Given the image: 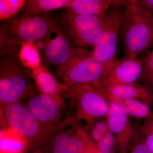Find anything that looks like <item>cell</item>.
<instances>
[{"label":"cell","instance_id":"cell-2","mask_svg":"<svg viewBox=\"0 0 153 153\" xmlns=\"http://www.w3.org/2000/svg\"><path fill=\"white\" fill-rule=\"evenodd\" d=\"M124 7L121 31L126 57L135 59L153 44V16L130 0Z\"/></svg>","mask_w":153,"mask_h":153},{"label":"cell","instance_id":"cell-3","mask_svg":"<svg viewBox=\"0 0 153 153\" xmlns=\"http://www.w3.org/2000/svg\"><path fill=\"white\" fill-rule=\"evenodd\" d=\"M1 123L27 140L29 149H40L53 131L41 123L32 114L27 105L21 102L0 106Z\"/></svg>","mask_w":153,"mask_h":153},{"label":"cell","instance_id":"cell-29","mask_svg":"<svg viewBox=\"0 0 153 153\" xmlns=\"http://www.w3.org/2000/svg\"><path fill=\"white\" fill-rule=\"evenodd\" d=\"M146 119L150 123L153 128V114H151Z\"/></svg>","mask_w":153,"mask_h":153},{"label":"cell","instance_id":"cell-19","mask_svg":"<svg viewBox=\"0 0 153 153\" xmlns=\"http://www.w3.org/2000/svg\"><path fill=\"white\" fill-rule=\"evenodd\" d=\"M109 102L116 101L118 102L123 108L127 115L134 117L142 118L147 117L151 114L150 108L149 105L135 100H121L108 97Z\"/></svg>","mask_w":153,"mask_h":153},{"label":"cell","instance_id":"cell-22","mask_svg":"<svg viewBox=\"0 0 153 153\" xmlns=\"http://www.w3.org/2000/svg\"><path fill=\"white\" fill-rule=\"evenodd\" d=\"M126 153H152L140 130L134 131Z\"/></svg>","mask_w":153,"mask_h":153},{"label":"cell","instance_id":"cell-17","mask_svg":"<svg viewBox=\"0 0 153 153\" xmlns=\"http://www.w3.org/2000/svg\"><path fill=\"white\" fill-rule=\"evenodd\" d=\"M70 0H27L20 11L21 16L47 15L54 10L66 7Z\"/></svg>","mask_w":153,"mask_h":153},{"label":"cell","instance_id":"cell-25","mask_svg":"<svg viewBox=\"0 0 153 153\" xmlns=\"http://www.w3.org/2000/svg\"><path fill=\"white\" fill-rule=\"evenodd\" d=\"M147 146L151 152L153 153V128L147 119H146L140 129Z\"/></svg>","mask_w":153,"mask_h":153},{"label":"cell","instance_id":"cell-10","mask_svg":"<svg viewBox=\"0 0 153 153\" xmlns=\"http://www.w3.org/2000/svg\"><path fill=\"white\" fill-rule=\"evenodd\" d=\"M143 68V60L140 57L116 58L105 74L92 86L102 88L135 82L140 78Z\"/></svg>","mask_w":153,"mask_h":153},{"label":"cell","instance_id":"cell-23","mask_svg":"<svg viewBox=\"0 0 153 153\" xmlns=\"http://www.w3.org/2000/svg\"><path fill=\"white\" fill-rule=\"evenodd\" d=\"M140 79L153 91V47L143 59V68Z\"/></svg>","mask_w":153,"mask_h":153},{"label":"cell","instance_id":"cell-20","mask_svg":"<svg viewBox=\"0 0 153 153\" xmlns=\"http://www.w3.org/2000/svg\"><path fill=\"white\" fill-rule=\"evenodd\" d=\"M25 0H0V21L4 22L10 20L21 11Z\"/></svg>","mask_w":153,"mask_h":153},{"label":"cell","instance_id":"cell-5","mask_svg":"<svg viewBox=\"0 0 153 153\" xmlns=\"http://www.w3.org/2000/svg\"><path fill=\"white\" fill-rule=\"evenodd\" d=\"M111 65L97 61L92 51L75 47L68 60L57 68L55 73L63 81L93 86L105 74Z\"/></svg>","mask_w":153,"mask_h":153},{"label":"cell","instance_id":"cell-13","mask_svg":"<svg viewBox=\"0 0 153 153\" xmlns=\"http://www.w3.org/2000/svg\"><path fill=\"white\" fill-rule=\"evenodd\" d=\"M55 31L56 34L55 38H48L47 40L44 48V55L47 64L57 68L68 60L75 47L72 45V40L60 25L59 19Z\"/></svg>","mask_w":153,"mask_h":153},{"label":"cell","instance_id":"cell-6","mask_svg":"<svg viewBox=\"0 0 153 153\" xmlns=\"http://www.w3.org/2000/svg\"><path fill=\"white\" fill-rule=\"evenodd\" d=\"M58 19L47 15H19L2 22L0 33L8 40L19 46L39 41L49 35L56 27Z\"/></svg>","mask_w":153,"mask_h":153},{"label":"cell","instance_id":"cell-14","mask_svg":"<svg viewBox=\"0 0 153 153\" xmlns=\"http://www.w3.org/2000/svg\"><path fill=\"white\" fill-rule=\"evenodd\" d=\"M97 89L114 98L142 100L148 104L153 102V91L144 84L133 82Z\"/></svg>","mask_w":153,"mask_h":153},{"label":"cell","instance_id":"cell-28","mask_svg":"<svg viewBox=\"0 0 153 153\" xmlns=\"http://www.w3.org/2000/svg\"><path fill=\"white\" fill-rule=\"evenodd\" d=\"M84 153H111V152H102L97 147L96 145L93 143L87 149Z\"/></svg>","mask_w":153,"mask_h":153},{"label":"cell","instance_id":"cell-11","mask_svg":"<svg viewBox=\"0 0 153 153\" xmlns=\"http://www.w3.org/2000/svg\"><path fill=\"white\" fill-rule=\"evenodd\" d=\"M63 104V102L38 94L29 98L27 105L41 123L54 131L62 120Z\"/></svg>","mask_w":153,"mask_h":153},{"label":"cell","instance_id":"cell-1","mask_svg":"<svg viewBox=\"0 0 153 153\" xmlns=\"http://www.w3.org/2000/svg\"><path fill=\"white\" fill-rule=\"evenodd\" d=\"M18 49L15 45L1 48L0 106L38 94L31 71L22 63Z\"/></svg>","mask_w":153,"mask_h":153},{"label":"cell","instance_id":"cell-12","mask_svg":"<svg viewBox=\"0 0 153 153\" xmlns=\"http://www.w3.org/2000/svg\"><path fill=\"white\" fill-rule=\"evenodd\" d=\"M109 103L107 123L114 135L119 153H126L134 130L131 128L127 114L121 105L116 101H110Z\"/></svg>","mask_w":153,"mask_h":153},{"label":"cell","instance_id":"cell-30","mask_svg":"<svg viewBox=\"0 0 153 153\" xmlns=\"http://www.w3.org/2000/svg\"><path fill=\"white\" fill-rule=\"evenodd\" d=\"M35 153H41L40 152H39L38 150H36V152H35Z\"/></svg>","mask_w":153,"mask_h":153},{"label":"cell","instance_id":"cell-15","mask_svg":"<svg viewBox=\"0 0 153 153\" xmlns=\"http://www.w3.org/2000/svg\"><path fill=\"white\" fill-rule=\"evenodd\" d=\"M130 0H70L65 8L72 13L104 16L113 6H125Z\"/></svg>","mask_w":153,"mask_h":153},{"label":"cell","instance_id":"cell-27","mask_svg":"<svg viewBox=\"0 0 153 153\" xmlns=\"http://www.w3.org/2000/svg\"><path fill=\"white\" fill-rule=\"evenodd\" d=\"M88 123L91 124L96 129L101 132L102 134L105 133L109 130L106 121L105 122H95V121H94Z\"/></svg>","mask_w":153,"mask_h":153},{"label":"cell","instance_id":"cell-26","mask_svg":"<svg viewBox=\"0 0 153 153\" xmlns=\"http://www.w3.org/2000/svg\"><path fill=\"white\" fill-rule=\"evenodd\" d=\"M137 2L146 11L153 13V0H137Z\"/></svg>","mask_w":153,"mask_h":153},{"label":"cell","instance_id":"cell-7","mask_svg":"<svg viewBox=\"0 0 153 153\" xmlns=\"http://www.w3.org/2000/svg\"><path fill=\"white\" fill-rule=\"evenodd\" d=\"M76 117L66 116L40 149L48 153H84L93 143Z\"/></svg>","mask_w":153,"mask_h":153},{"label":"cell","instance_id":"cell-8","mask_svg":"<svg viewBox=\"0 0 153 153\" xmlns=\"http://www.w3.org/2000/svg\"><path fill=\"white\" fill-rule=\"evenodd\" d=\"M104 16L74 14L66 10L58 19L72 41L82 48L94 47L97 43Z\"/></svg>","mask_w":153,"mask_h":153},{"label":"cell","instance_id":"cell-9","mask_svg":"<svg viewBox=\"0 0 153 153\" xmlns=\"http://www.w3.org/2000/svg\"><path fill=\"white\" fill-rule=\"evenodd\" d=\"M123 15L120 6H113L103 16L101 36L92 51L95 59L103 64L111 65L117 58L118 39Z\"/></svg>","mask_w":153,"mask_h":153},{"label":"cell","instance_id":"cell-24","mask_svg":"<svg viewBox=\"0 0 153 153\" xmlns=\"http://www.w3.org/2000/svg\"><path fill=\"white\" fill-rule=\"evenodd\" d=\"M115 143L116 139L114 135L109 130L103 134V137L95 145L102 152H109Z\"/></svg>","mask_w":153,"mask_h":153},{"label":"cell","instance_id":"cell-18","mask_svg":"<svg viewBox=\"0 0 153 153\" xmlns=\"http://www.w3.org/2000/svg\"><path fill=\"white\" fill-rule=\"evenodd\" d=\"M29 150L27 140L13 130L1 131L0 153H25Z\"/></svg>","mask_w":153,"mask_h":153},{"label":"cell","instance_id":"cell-16","mask_svg":"<svg viewBox=\"0 0 153 153\" xmlns=\"http://www.w3.org/2000/svg\"><path fill=\"white\" fill-rule=\"evenodd\" d=\"M31 75L38 94L63 102V99L60 95V83L46 67L38 66L31 71Z\"/></svg>","mask_w":153,"mask_h":153},{"label":"cell","instance_id":"cell-4","mask_svg":"<svg viewBox=\"0 0 153 153\" xmlns=\"http://www.w3.org/2000/svg\"><path fill=\"white\" fill-rule=\"evenodd\" d=\"M60 93L63 98L68 99L76 105L77 120H83L88 123L107 116L109 101L102 91L93 86L62 80Z\"/></svg>","mask_w":153,"mask_h":153},{"label":"cell","instance_id":"cell-21","mask_svg":"<svg viewBox=\"0 0 153 153\" xmlns=\"http://www.w3.org/2000/svg\"><path fill=\"white\" fill-rule=\"evenodd\" d=\"M32 45V43L23 44L19 56L23 63L26 62V65L31 66L34 70L39 66V58L37 49L35 46Z\"/></svg>","mask_w":153,"mask_h":153}]
</instances>
